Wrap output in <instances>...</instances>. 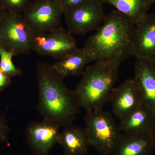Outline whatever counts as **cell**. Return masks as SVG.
Listing matches in <instances>:
<instances>
[{
  "label": "cell",
  "mask_w": 155,
  "mask_h": 155,
  "mask_svg": "<svg viewBox=\"0 0 155 155\" xmlns=\"http://www.w3.org/2000/svg\"><path fill=\"white\" fill-rule=\"evenodd\" d=\"M34 35L22 14L5 12L0 26V47L15 55L28 54Z\"/></svg>",
  "instance_id": "cell-5"
},
{
  "label": "cell",
  "mask_w": 155,
  "mask_h": 155,
  "mask_svg": "<svg viewBox=\"0 0 155 155\" xmlns=\"http://www.w3.org/2000/svg\"><path fill=\"white\" fill-rule=\"evenodd\" d=\"M60 127L43 119L28 125L25 135L28 145L35 155H48L54 146L59 143Z\"/></svg>",
  "instance_id": "cell-9"
},
{
  "label": "cell",
  "mask_w": 155,
  "mask_h": 155,
  "mask_svg": "<svg viewBox=\"0 0 155 155\" xmlns=\"http://www.w3.org/2000/svg\"><path fill=\"white\" fill-rule=\"evenodd\" d=\"M92 62L91 58L83 48L59 60L52 65L55 71L62 78L69 76L83 75L86 65Z\"/></svg>",
  "instance_id": "cell-16"
},
{
  "label": "cell",
  "mask_w": 155,
  "mask_h": 155,
  "mask_svg": "<svg viewBox=\"0 0 155 155\" xmlns=\"http://www.w3.org/2000/svg\"><path fill=\"white\" fill-rule=\"evenodd\" d=\"M148 1L151 5L155 3V0H148Z\"/></svg>",
  "instance_id": "cell-25"
},
{
  "label": "cell",
  "mask_w": 155,
  "mask_h": 155,
  "mask_svg": "<svg viewBox=\"0 0 155 155\" xmlns=\"http://www.w3.org/2000/svg\"><path fill=\"white\" fill-rule=\"evenodd\" d=\"M61 131L59 144L62 147L65 155H84L90 145L85 128L70 125Z\"/></svg>",
  "instance_id": "cell-15"
},
{
  "label": "cell",
  "mask_w": 155,
  "mask_h": 155,
  "mask_svg": "<svg viewBox=\"0 0 155 155\" xmlns=\"http://www.w3.org/2000/svg\"><path fill=\"white\" fill-rule=\"evenodd\" d=\"M10 131V128L6 120L0 116V143L8 141Z\"/></svg>",
  "instance_id": "cell-20"
},
{
  "label": "cell",
  "mask_w": 155,
  "mask_h": 155,
  "mask_svg": "<svg viewBox=\"0 0 155 155\" xmlns=\"http://www.w3.org/2000/svg\"><path fill=\"white\" fill-rule=\"evenodd\" d=\"M133 56L155 61V13H147L135 23Z\"/></svg>",
  "instance_id": "cell-11"
},
{
  "label": "cell",
  "mask_w": 155,
  "mask_h": 155,
  "mask_svg": "<svg viewBox=\"0 0 155 155\" xmlns=\"http://www.w3.org/2000/svg\"><path fill=\"white\" fill-rule=\"evenodd\" d=\"M155 148L152 132L122 133L111 155H152Z\"/></svg>",
  "instance_id": "cell-13"
},
{
  "label": "cell",
  "mask_w": 155,
  "mask_h": 155,
  "mask_svg": "<svg viewBox=\"0 0 155 155\" xmlns=\"http://www.w3.org/2000/svg\"><path fill=\"white\" fill-rule=\"evenodd\" d=\"M33 0H0V7L6 12L22 14Z\"/></svg>",
  "instance_id": "cell-19"
},
{
  "label": "cell",
  "mask_w": 155,
  "mask_h": 155,
  "mask_svg": "<svg viewBox=\"0 0 155 155\" xmlns=\"http://www.w3.org/2000/svg\"><path fill=\"white\" fill-rule=\"evenodd\" d=\"M11 78L0 69V91L2 90L11 84Z\"/></svg>",
  "instance_id": "cell-22"
},
{
  "label": "cell",
  "mask_w": 155,
  "mask_h": 155,
  "mask_svg": "<svg viewBox=\"0 0 155 155\" xmlns=\"http://www.w3.org/2000/svg\"><path fill=\"white\" fill-rule=\"evenodd\" d=\"M155 125V113L143 102L120 120L119 127L123 134H139L152 132Z\"/></svg>",
  "instance_id": "cell-14"
},
{
  "label": "cell",
  "mask_w": 155,
  "mask_h": 155,
  "mask_svg": "<svg viewBox=\"0 0 155 155\" xmlns=\"http://www.w3.org/2000/svg\"><path fill=\"white\" fill-rule=\"evenodd\" d=\"M114 6L116 11L130 18L134 23L147 13L151 4L148 0H101Z\"/></svg>",
  "instance_id": "cell-17"
},
{
  "label": "cell",
  "mask_w": 155,
  "mask_h": 155,
  "mask_svg": "<svg viewBox=\"0 0 155 155\" xmlns=\"http://www.w3.org/2000/svg\"><path fill=\"white\" fill-rule=\"evenodd\" d=\"M109 101L113 113L120 120L141 105L143 100L136 81L131 78L114 87Z\"/></svg>",
  "instance_id": "cell-10"
},
{
  "label": "cell",
  "mask_w": 155,
  "mask_h": 155,
  "mask_svg": "<svg viewBox=\"0 0 155 155\" xmlns=\"http://www.w3.org/2000/svg\"><path fill=\"white\" fill-rule=\"evenodd\" d=\"M101 0H87L64 14L68 30L72 34L84 35L97 30L105 18Z\"/></svg>",
  "instance_id": "cell-6"
},
{
  "label": "cell",
  "mask_w": 155,
  "mask_h": 155,
  "mask_svg": "<svg viewBox=\"0 0 155 155\" xmlns=\"http://www.w3.org/2000/svg\"><path fill=\"white\" fill-rule=\"evenodd\" d=\"M121 64L115 61H98L86 67L73 90L80 108L86 111L103 109L110 101Z\"/></svg>",
  "instance_id": "cell-3"
},
{
  "label": "cell",
  "mask_w": 155,
  "mask_h": 155,
  "mask_svg": "<svg viewBox=\"0 0 155 155\" xmlns=\"http://www.w3.org/2000/svg\"><path fill=\"white\" fill-rule=\"evenodd\" d=\"M85 130L90 145L101 154L111 155L122 135L110 113L102 109L86 111Z\"/></svg>",
  "instance_id": "cell-4"
},
{
  "label": "cell",
  "mask_w": 155,
  "mask_h": 155,
  "mask_svg": "<svg viewBox=\"0 0 155 155\" xmlns=\"http://www.w3.org/2000/svg\"><path fill=\"white\" fill-rule=\"evenodd\" d=\"M5 12V11H4L0 7V26H1V23H2V20L3 17H4Z\"/></svg>",
  "instance_id": "cell-23"
},
{
  "label": "cell",
  "mask_w": 155,
  "mask_h": 155,
  "mask_svg": "<svg viewBox=\"0 0 155 155\" xmlns=\"http://www.w3.org/2000/svg\"><path fill=\"white\" fill-rule=\"evenodd\" d=\"M38 84L37 109L44 120L60 127L72 125L79 113L73 91L64 84L51 64L40 62L36 67Z\"/></svg>",
  "instance_id": "cell-1"
},
{
  "label": "cell",
  "mask_w": 155,
  "mask_h": 155,
  "mask_svg": "<svg viewBox=\"0 0 155 155\" xmlns=\"http://www.w3.org/2000/svg\"><path fill=\"white\" fill-rule=\"evenodd\" d=\"M64 14L87 0H58Z\"/></svg>",
  "instance_id": "cell-21"
},
{
  "label": "cell",
  "mask_w": 155,
  "mask_h": 155,
  "mask_svg": "<svg viewBox=\"0 0 155 155\" xmlns=\"http://www.w3.org/2000/svg\"><path fill=\"white\" fill-rule=\"evenodd\" d=\"M22 15L34 35H38L60 26L64 13L58 0H33Z\"/></svg>",
  "instance_id": "cell-8"
},
{
  "label": "cell",
  "mask_w": 155,
  "mask_h": 155,
  "mask_svg": "<svg viewBox=\"0 0 155 155\" xmlns=\"http://www.w3.org/2000/svg\"><path fill=\"white\" fill-rule=\"evenodd\" d=\"M78 48L73 34L63 27L47 33L35 35L32 51L41 55L60 60Z\"/></svg>",
  "instance_id": "cell-7"
},
{
  "label": "cell",
  "mask_w": 155,
  "mask_h": 155,
  "mask_svg": "<svg viewBox=\"0 0 155 155\" xmlns=\"http://www.w3.org/2000/svg\"><path fill=\"white\" fill-rule=\"evenodd\" d=\"M134 27L135 23L130 18L114 10L106 15L102 25L83 48L92 62L113 61L121 64L133 56Z\"/></svg>",
  "instance_id": "cell-2"
},
{
  "label": "cell",
  "mask_w": 155,
  "mask_h": 155,
  "mask_svg": "<svg viewBox=\"0 0 155 155\" xmlns=\"http://www.w3.org/2000/svg\"><path fill=\"white\" fill-rule=\"evenodd\" d=\"M152 134L155 143V125L154 126V127L153 129V130L152 131Z\"/></svg>",
  "instance_id": "cell-24"
},
{
  "label": "cell",
  "mask_w": 155,
  "mask_h": 155,
  "mask_svg": "<svg viewBox=\"0 0 155 155\" xmlns=\"http://www.w3.org/2000/svg\"><path fill=\"white\" fill-rule=\"evenodd\" d=\"M134 72L143 102L155 113V61L136 58Z\"/></svg>",
  "instance_id": "cell-12"
},
{
  "label": "cell",
  "mask_w": 155,
  "mask_h": 155,
  "mask_svg": "<svg viewBox=\"0 0 155 155\" xmlns=\"http://www.w3.org/2000/svg\"><path fill=\"white\" fill-rule=\"evenodd\" d=\"M15 54L0 47V69L10 77L21 75L22 71L14 65L13 58Z\"/></svg>",
  "instance_id": "cell-18"
}]
</instances>
